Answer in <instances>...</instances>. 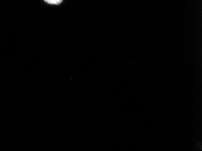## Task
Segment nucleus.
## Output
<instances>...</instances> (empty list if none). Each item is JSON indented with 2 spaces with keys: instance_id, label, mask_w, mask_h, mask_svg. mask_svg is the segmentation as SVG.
<instances>
[{
  "instance_id": "nucleus-1",
  "label": "nucleus",
  "mask_w": 202,
  "mask_h": 151,
  "mask_svg": "<svg viewBox=\"0 0 202 151\" xmlns=\"http://www.w3.org/2000/svg\"><path fill=\"white\" fill-rule=\"evenodd\" d=\"M45 2H46L48 4H50L57 5V4H61L62 3V1H59V0H52V1H51V0H48V1H47V0H45Z\"/></svg>"
}]
</instances>
